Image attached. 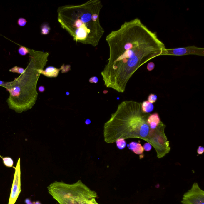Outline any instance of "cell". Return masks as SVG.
Instances as JSON below:
<instances>
[{"label": "cell", "instance_id": "6da1fadb", "mask_svg": "<svg viewBox=\"0 0 204 204\" xmlns=\"http://www.w3.org/2000/svg\"><path fill=\"white\" fill-rule=\"evenodd\" d=\"M109 57L101 73L104 85L119 93L125 91L129 80L144 64L162 55L166 49L156 32L138 18L124 22L106 37Z\"/></svg>", "mask_w": 204, "mask_h": 204}, {"label": "cell", "instance_id": "7a4b0ae2", "mask_svg": "<svg viewBox=\"0 0 204 204\" xmlns=\"http://www.w3.org/2000/svg\"><path fill=\"white\" fill-rule=\"evenodd\" d=\"M103 7L100 0L59 6L57 10L58 22L76 43L96 47L105 33L99 19Z\"/></svg>", "mask_w": 204, "mask_h": 204}, {"label": "cell", "instance_id": "3957f363", "mask_svg": "<svg viewBox=\"0 0 204 204\" xmlns=\"http://www.w3.org/2000/svg\"><path fill=\"white\" fill-rule=\"evenodd\" d=\"M142 103L125 101L118 105L104 126L105 142L113 143L119 138L141 139L147 142L151 129L147 123L150 114L142 112Z\"/></svg>", "mask_w": 204, "mask_h": 204}, {"label": "cell", "instance_id": "277c9868", "mask_svg": "<svg viewBox=\"0 0 204 204\" xmlns=\"http://www.w3.org/2000/svg\"><path fill=\"white\" fill-rule=\"evenodd\" d=\"M30 61L25 71L5 86L10 93L7 99L10 108L21 113L32 108L38 96L37 83L41 71L46 65L49 53L29 50Z\"/></svg>", "mask_w": 204, "mask_h": 204}, {"label": "cell", "instance_id": "5b68a950", "mask_svg": "<svg viewBox=\"0 0 204 204\" xmlns=\"http://www.w3.org/2000/svg\"><path fill=\"white\" fill-rule=\"evenodd\" d=\"M48 191L59 204H99L96 192L80 180L73 184L54 181L48 187Z\"/></svg>", "mask_w": 204, "mask_h": 204}, {"label": "cell", "instance_id": "8992f818", "mask_svg": "<svg viewBox=\"0 0 204 204\" xmlns=\"http://www.w3.org/2000/svg\"><path fill=\"white\" fill-rule=\"evenodd\" d=\"M165 125L161 122L155 129H151L148 138L147 142L153 147L159 159L165 156L171 150L170 142L165 133Z\"/></svg>", "mask_w": 204, "mask_h": 204}, {"label": "cell", "instance_id": "52a82bcc", "mask_svg": "<svg viewBox=\"0 0 204 204\" xmlns=\"http://www.w3.org/2000/svg\"><path fill=\"white\" fill-rule=\"evenodd\" d=\"M182 204H204V191L197 182L193 185L191 189L184 194Z\"/></svg>", "mask_w": 204, "mask_h": 204}, {"label": "cell", "instance_id": "ba28073f", "mask_svg": "<svg viewBox=\"0 0 204 204\" xmlns=\"http://www.w3.org/2000/svg\"><path fill=\"white\" fill-rule=\"evenodd\" d=\"M189 55L204 56V49L194 45L174 49H166L163 51L161 56H183Z\"/></svg>", "mask_w": 204, "mask_h": 204}, {"label": "cell", "instance_id": "9c48e42d", "mask_svg": "<svg viewBox=\"0 0 204 204\" xmlns=\"http://www.w3.org/2000/svg\"><path fill=\"white\" fill-rule=\"evenodd\" d=\"M21 171L20 158L18 160L15 168L14 179L10 194L9 204H15L21 192Z\"/></svg>", "mask_w": 204, "mask_h": 204}, {"label": "cell", "instance_id": "30bf717a", "mask_svg": "<svg viewBox=\"0 0 204 204\" xmlns=\"http://www.w3.org/2000/svg\"><path fill=\"white\" fill-rule=\"evenodd\" d=\"M161 122L160 116L157 113L150 114L147 119L148 124L150 126V128L152 130L155 129Z\"/></svg>", "mask_w": 204, "mask_h": 204}, {"label": "cell", "instance_id": "8fae6325", "mask_svg": "<svg viewBox=\"0 0 204 204\" xmlns=\"http://www.w3.org/2000/svg\"><path fill=\"white\" fill-rule=\"evenodd\" d=\"M61 69H58L53 66L47 67L45 69L41 71V74L48 77H56L59 75Z\"/></svg>", "mask_w": 204, "mask_h": 204}, {"label": "cell", "instance_id": "7c38bea8", "mask_svg": "<svg viewBox=\"0 0 204 204\" xmlns=\"http://www.w3.org/2000/svg\"><path fill=\"white\" fill-rule=\"evenodd\" d=\"M142 112L145 113H149L153 111L154 106L153 104L150 103L148 101H143L141 105Z\"/></svg>", "mask_w": 204, "mask_h": 204}, {"label": "cell", "instance_id": "4fadbf2b", "mask_svg": "<svg viewBox=\"0 0 204 204\" xmlns=\"http://www.w3.org/2000/svg\"><path fill=\"white\" fill-rule=\"evenodd\" d=\"M132 151L135 154L142 155L144 152V149L140 142H137L136 145L134 147Z\"/></svg>", "mask_w": 204, "mask_h": 204}, {"label": "cell", "instance_id": "5bb4252c", "mask_svg": "<svg viewBox=\"0 0 204 204\" xmlns=\"http://www.w3.org/2000/svg\"><path fill=\"white\" fill-rule=\"evenodd\" d=\"M51 28L48 23H44L41 26V33L44 35H46L50 33Z\"/></svg>", "mask_w": 204, "mask_h": 204}, {"label": "cell", "instance_id": "9a60e30c", "mask_svg": "<svg viewBox=\"0 0 204 204\" xmlns=\"http://www.w3.org/2000/svg\"><path fill=\"white\" fill-rule=\"evenodd\" d=\"M3 164L5 166L8 167V168H11L13 167L14 164V161L12 158L6 157L3 158Z\"/></svg>", "mask_w": 204, "mask_h": 204}, {"label": "cell", "instance_id": "2e32d148", "mask_svg": "<svg viewBox=\"0 0 204 204\" xmlns=\"http://www.w3.org/2000/svg\"><path fill=\"white\" fill-rule=\"evenodd\" d=\"M115 142H116L117 147L120 150H123L126 146V141L124 139H118L116 140Z\"/></svg>", "mask_w": 204, "mask_h": 204}, {"label": "cell", "instance_id": "e0dca14e", "mask_svg": "<svg viewBox=\"0 0 204 204\" xmlns=\"http://www.w3.org/2000/svg\"><path fill=\"white\" fill-rule=\"evenodd\" d=\"M9 71L12 72L13 73H16L19 74H22L25 71V69L21 67L18 66H14L13 68H11L9 70Z\"/></svg>", "mask_w": 204, "mask_h": 204}, {"label": "cell", "instance_id": "ac0fdd59", "mask_svg": "<svg viewBox=\"0 0 204 204\" xmlns=\"http://www.w3.org/2000/svg\"><path fill=\"white\" fill-rule=\"evenodd\" d=\"M18 53L20 55L22 56H24L26 55L28 53H29V50L26 48L24 46L20 47L19 49H18Z\"/></svg>", "mask_w": 204, "mask_h": 204}, {"label": "cell", "instance_id": "d6986e66", "mask_svg": "<svg viewBox=\"0 0 204 204\" xmlns=\"http://www.w3.org/2000/svg\"><path fill=\"white\" fill-rule=\"evenodd\" d=\"M148 101L151 103L153 104L155 103L157 100V96L156 95L153 94H150L148 97Z\"/></svg>", "mask_w": 204, "mask_h": 204}, {"label": "cell", "instance_id": "ffe728a7", "mask_svg": "<svg viewBox=\"0 0 204 204\" xmlns=\"http://www.w3.org/2000/svg\"><path fill=\"white\" fill-rule=\"evenodd\" d=\"M27 22L26 20L24 18H20L18 20L17 24L18 25L20 26L23 27L26 25Z\"/></svg>", "mask_w": 204, "mask_h": 204}, {"label": "cell", "instance_id": "44dd1931", "mask_svg": "<svg viewBox=\"0 0 204 204\" xmlns=\"http://www.w3.org/2000/svg\"><path fill=\"white\" fill-rule=\"evenodd\" d=\"M155 67V65L154 63L150 62L148 63L147 66V69L149 71H151L154 69Z\"/></svg>", "mask_w": 204, "mask_h": 204}, {"label": "cell", "instance_id": "7402d4cb", "mask_svg": "<svg viewBox=\"0 0 204 204\" xmlns=\"http://www.w3.org/2000/svg\"><path fill=\"white\" fill-rule=\"evenodd\" d=\"M143 147L144 151H146V152H149V151H151L152 148V146L150 143H148H148H144Z\"/></svg>", "mask_w": 204, "mask_h": 204}, {"label": "cell", "instance_id": "603a6c76", "mask_svg": "<svg viewBox=\"0 0 204 204\" xmlns=\"http://www.w3.org/2000/svg\"><path fill=\"white\" fill-rule=\"evenodd\" d=\"M98 81V77H96V76H93V77H91L89 80V82L90 83H97Z\"/></svg>", "mask_w": 204, "mask_h": 204}, {"label": "cell", "instance_id": "cb8c5ba5", "mask_svg": "<svg viewBox=\"0 0 204 204\" xmlns=\"http://www.w3.org/2000/svg\"><path fill=\"white\" fill-rule=\"evenodd\" d=\"M204 152V148L202 146H199L197 149V153L199 155L202 154Z\"/></svg>", "mask_w": 204, "mask_h": 204}, {"label": "cell", "instance_id": "d4e9b609", "mask_svg": "<svg viewBox=\"0 0 204 204\" xmlns=\"http://www.w3.org/2000/svg\"><path fill=\"white\" fill-rule=\"evenodd\" d=\"M39 91L40 93H43L44 92L45 90V87L43 86H40L39 87Z\"/></svg>", "mask_w": 204, "mask_h": 204}, {"label": "cell", "instance_id": "484cf974", "mask_svg": "<svg viewBox=\"0 0 204 204\" xmlns=\"http://www.w3.org/2000/svg\"><path fill=\"white\" fill-rule=\"evenodd\" d=\"M25 203L26 204H34V202H32L29 199H27L25 200Z\"/></svg>", "mask_w": 204, "mask_h": 204}, {"label": "cell", "instance_id": "4316f807", "mask_svg": "<svg viewBox=\"0 0 204 204\" xmlns=\"http://www.w3.org/2000/svg\"><path fill=\"white\" fill-rule=\"evenodd\" d=\"M7 83L8 82H5L1 81L0 80V86L5 87V86L7 85Z\"/></svg>", "mask_w": 204, "mask_h": 204}, {"label": "cell", "instance_id": "83f0119b", "mask_svg": "<svg viewBox=\"0 0 204 204\" xmlns=\"http://www.w3.org/2000/svg\"><path fill=\"white\" fill-rule=\"evenodd\" d=\"M85 123H86V124H87V125H88V124H90L91 123V120L89 119H88L86 120Z\"/></svg>", "mask_w": 204, "mask_h": 204}, {"label": "cell", "instance_id": "f1b7e54d", "mask_svg": "<svg viewBox=\"0 0 204 204\" xmlns=\"http://www.w3.org/2000/svg\"><path fill=\"white\" fill-rule=\"evenodd\" d=\"M34 202V204H41V203H40V202L39 201H37L36 202Z\"/></svg>", "mask_w": 204, "mask_h": 204}, {"label": "cell", "instance_id": "f546056e", "mask_svg": "<svg viewBox=\"0 0 204 204\" xmlns=\"http://www.w3.org/2000/svg\"><path fill=\"white\" fill-rule=\"evenodd\" d=\"M66 94L67 95H69V93L68 92H67L66 93Z\"/></svg>", "mask_w": 204, "mask_h": 204}]
</instances>
